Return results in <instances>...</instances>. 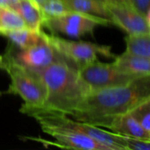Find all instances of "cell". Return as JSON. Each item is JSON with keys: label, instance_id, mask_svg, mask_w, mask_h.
<instances>
[{"label": "cell", "instance_id": "6da1fadb", "mask_svg": "<svg viewBox=\"0 0 150 150\" xmlns=\"http://www.w3.org/2000/svg\"><path fill=\"white\" fill-rule=\"evenodd\" d=\"M148 98H150V76L127 85L91 91L68 116L105 129L113 118L130 112Z\"/></svg>", "mask_w": 150, "mask_h": 150}, {"label": "cell", "instance_id": "7a4b0ae2", "mask_svg": "<svg viewBox=\"0 0 150 150\" xmlns=\"http://www.w3.org/2000/svg\"><path fill=\"white\" fill-rule=\"evenodd\" d=\"M47 88L41 107L69 115L88 93L81 82L77 69L64 59L56 61L40 71Z\"/></svg>", "mask_w": 150, "mask_h": 150}, {"label": "cell", "instance_id": "3957f363", "mask_svg": "<svg viewBox=\"0 0 150 150\" xmlns=\"http://www.w3.org/2000/svg\"><path fill=\"white\" fill-rule=\"evenodd\" d=\"M19 112L25 115L33 118L40 127H65L88 135L98 142L106 146L110 150H125L121 135L88 123L76 120L65 113L24 105H21Z\"/></svg>", "mask_w": 150, "mask_h": 150}, {"label": "cell", "instance_id": "277c9868", "mask_svg": "<svg viewBox=\"0 0 150 150\" xmlns=\"http://www.w3.org/2000/svg\"><path fill=\"white\" fill-rule=\"evenodd\" d=\"M3 57L4 69L11 79L6 92L19 96L24 101V106L41 107L46 99L47 88L40 73L18 65L4 55Z\"/></svg>", "mask_w": 150, "mask_h": 150}, {"label": "cell", "instance_id": "5b68a950", "mask_svg": "<svg viewBox=\"0 0 150 150\" xmlns=\"http://www.w3.org/2000/svg\"><path fill=\"white\" fill-rule=\"evenodd\" d=\"M44 36L59 54L76 69L97 60L98 55L113 59L116 56L112 53L111 46L83 40H70L53 33L47 34L44 33Z\"/></svg>", "mask_w": 150, "mask_h": 150}, {"label": "cell", "instance_id": "8992f818", "mask_svg": "<svg viewBox=\"0 0 150 150\" xmlns=\"http://www.w3.org/2000/svg\"><path fill=\"white\" fill-rule=\"evenodd\" d=\"M79 78L87 92L127 85L140 78L119 70L113 64L94 60L77 69Z\"/></svg>", "mask_w": 150, "mask_h": 150}, {"label": "cell", "instance_id": "52a82bcc", "mask_svg": "<svg viewBox=\"0 0 150 150\" xmlns=\"http://www.w3.org/2000/svg\"><path fill=\"white\" fill-rule=\"evenodd\" d=\"M112 22L103 17L73 11L54 17L43 18L42 27L49 30L53 34L62 33L71 38H81L92 34L99 25H109Z\"/></svg>", "mask_w": 150, "mask_h": 150}, {"label": "cell", "instance_id": "ba28073f", "mask_svg": "<svg viewBox=\"0 0 150 150\" xmlns=\"http://www.w3.org/2000/svg\"><path fill=\"white\" fill-rule=\"evenodd\" d=\"M44 33L42 32V38L37 44L27 48L20 49L11 43L9 44L4 56L18 65L38 72L46 69L53 62L63 59L46 40Z\"/></svg>", "mask_w": 150, "mask_h": 150}, {"label": "cell", "instance_id": "9c48e42d", "mask_svg": "<svg viewBox=\"0 0 150 150\" xmlns=\"http://www.w3.org/2000/svg\"><path fill=\"white\" fill-rule=\"evenodd\" d=\"M106 3L108 11V18L112 25H117L127 34L149 33L150 25L144 17L138 13L128 4Z\"/></svg>", "mask_w": 150, "mask_h": 150}, {"label": "cell", "instance_id": "30bf717a", "mask_svg": "<svg viewBox=\"0 0 150 150\" xmlns=\"http://www.w3.org/2000/svg\"><path fill=\"white\" fill-rule=\"evenodd\" d=\"M42 131L51 137L56 142H50L51 145L64 149L82 150H110L106 146L98 142L88 135L60 127H40Z\"/></svg>", "mask_w": 150, "mask_h": 150}, {"label": "cell", "instance_id": "8fae6325", "mask_svg": "<svg viewBox=\"0 0 150 150\" xmlns=\"http://www.w3.org/2000/svg\"><path fill=\"white\" fill-rule=\"evenodd\" d=\"M105 129L120 135L150 141V133L144 130L129 112L113 118Z\"/></svg>", "mask_w": 150, "mask_h": 150}, {"label": "cell", "instance_id": "7c38bea8", "mask_svg": "<svg viewBox=\"0 0 150 150\" xmlns=\"http://www.w3.org/2000/svg\"><path fill=\"white\" fill-rule=\"evenodd\" d=\"M112 64L120 71L138 77L150 76V59L127 51L116 55Z\"/></svg>", "mask_w": 150, "mask_h": 150}, {"label": "cell", "instance_id": "4fadbf2b", "mask_svg": "<svg viewBox=\"0 0 150 150\" xmlns=\"http://www.w3.org/2000/svg\"><path fill=\"white\" fill-rule=\"evenodd\" d=\"M14 11L20 16L27 27L37 31L41 30L43 16L39 5L33 0H20Z\"/></svg>", "mask_w": 150, "mask_h": 150}, {"label": "cell", "instance_id": "5bb4252c", "mask_svg": "<svg viewBox=\"0 0 150 150\" xmlns=\"http://www.w3.org/2000/svg\"><path fill=\"white\" fill-rule=\"evenodd\" d=\"M42 29L37 31L27 26H24L6 32L3 36L7 37L11 43L16 47L24 49L37 44L42 38Z\"/></svg>", "mask_w": 150, "mask_h": 150}, {"label": "cell", "instance_id": "9a60e30c", "mask_svg": "<svg viewBox=\"0 0 150 150\" xmlns=\"http://www.w3.org/2000/svg\"><path fill=\"white\" fill-rule=\"evenodd\" d=\"M69 9L108 18V11L105 0H63Z\"/></svg>", "mask_w": 150, "mask_h": 150}, {"label": "cell", "instance_id": "2e32d148", "mask_svg": "<svg viewBox=\"0 0 150 150\" xmlns=\"http://www.w3.org/2000/svg\"><path fill=\"white\" fill-rule=\"evenodd\" d=\"M124 40L127 52L150 59V33L127 34Z\"/></svg>", "mask_w": 150, "mask_h": 150}, {"label": "cell", "instance_id": "e0dca14e", "mask_svg": "<svg viewBox=\"0 0 150 150\" xmlns=\"http://www.w3.org/2000/svg\"><path fill=\"white\" fill-rule=\"evenodd\" d=\"M26 26L20 16L12 9L0 6V35L4 33Z\"/></svg>", "mask_w": 150, "mask_h": 150}, {"label": "cell", "instance_id": "ac0fdd59", "mask_svg": "<svg viewBox=\"0 0 150 150\" xmlns=\"http://www.w3.org/2000/svg\"><path fill=\"white\" fill-rule=\"evenodd\" d=\"M39 7L43 18L58 17L70 11L63 0H44Z\"/></svg>", "mask_w": 150, "mask_h": 150}, {"label": "cell", "instance_id": "d6986e66", "mask_svg": "<svg viewBox=\"0 0 150 150\" xmlns=\"http://www.w3.org/2000/svg\"><path fill=\"white\" fill-rule=\"evenodd\" d=\"M128 112L144 130L150 133V98L138 104Z\"/></svg>", "mask_w": 150, "mask_h": 150}, {"label": "cell", "instance_id": "ffe728a7", "mask_svg": "<svg viewBox=\"0 0 150 150\" xmlns=\"http://www.w3.org/2000/svg\"><path fill=\"white\" fill-rule=\"evenodd\" d=\"M125 150H150V141L121 135Z\"/></svg>", "mask_w": 150, "mask_h": 150}, {"label": "cell", "instance_id": "44dd1931", "mask_svg": "<svg viewBox=\"0 0 150 150\" xmlns=\"http://www.w3.org/2000/svg\"><path fill=\"white\" fill-rule=\"evenodd\" d=\"M129 5L143 17L150 11V0H128Z\"/></svg>", "mask_w": 150, "mask_h": 150}, {"label": "cell", "instance_id": "7402d4cb", "mask_svg": "<svg viewBox=\"0 0 150 150\" xmlns=\"http://www.w3.org/2000/svg\"><path fill=\"white\" fill-rule=\"evenodd\" d=\"M19 1L20 0H0V6L7 7V8L12 9L14 11L16 6L18 4Z\"/></svg>", "mask_w": 150, "mask_h": 150}, {"label": "cell", "instance_id": "603a6c76", "mask_svg": "<svg viewBox=\"0 0 150 150\" xmlns=\"http://www.w3.org/2000/svg\"><path fill=\"white\" fill-rule=\"evenodd\" d=\"M105 2H109V3H117V4H128L129 5V2L128 0H105Z\"/></svg>", "mask_w": 150, "mask_h": 150}, {"label": "cell", "instance_id": "cb8c5ba5", "mask_svg": "<svg viewBox=\"0 0 150 150\" xmlns=\"http://www.w3.org/2000/svg\"><path fill=\"white\" fill-rule=\"evenodd\" d=\"M4 57L0 55V69H4Z\"/></svg>", "mask_w": 150, "mask_h": 150}, {"label": "cell", "instance_id": "d4e9b609", "mask_svg": "<svg viewBox=\"0 0 150 150\" xmlns=\"http://www.w3.org/2000/svg\"><path fill=\"white\" fill-rule=\"evenodd\" d=\"M33 1L34 3H36V4H37L38 5H39V4H40V3H42V2H43L44 0H33Z\"/></svg>", "mask_w": 150, "mask_h": 150}, {"label": "cell", "instance_id": "484cf974", "mask_svg": "<svg viewBox=\"0 0 150 150\" xmlns=\"http://www.w3.org/2000/svg\"><path fill=\"white\" fill-rule=\"evenodd\" d=\"M0 94H1V92H0Z\"/></svg>", "mask_w": 150, "mask_h": 150}]
</instances>
